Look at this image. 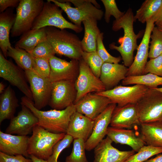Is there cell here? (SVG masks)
<instances>
[{"instance_id": "30", "label": "cell", "mask_w": 162, "mask_h": 162, "mask_svg": "<svg viewBox=\"0 0 162 162\" xmlns=\"http://www.w3.org/2000/svg\"><path fill=\"white\" fill-rule=\"evenodd\" d=\"M123 86L130 85H140L148 88H156L162 85V77L151 73L138 76H126L122 80Z\"/></svg>"}, {"instance_id": "10", "label": "cell", "mask_w": 162, "mask_h": 162, "mask_svg": "<svg viewBox=\"0 0 162 162\" xmlns=\"http://www.w3.org/2000/svg\"><path fill=\"white\" fill-rule=\"evenodd\" d=\"M148 88L137 84L131 86L120 85L96 93L108 98L112 103L121 106L128 104H136L144 96Z\"/></svg>"}, {"instance_id": "19", "label": "cell", "mask_w": 162, "mask_h": 162, "mask_svg": "<svg viewBox=\"0 0 162 162\" xmlns=\"http://www.w3.org/2000/svg\"><path fill=\"white\" fill-rule=\"evenodd\" d=\"M112 141L107 136L94 148L93 162H124L135 153L133 150L121 151L114 147Z\"/></svg>"}, {"instance_id": "4", "label": "cell", "mask_w": 162, "mask_h": 162, "mask_svg": "<svg viewBox=\"0 0 162 162\" xmlns=\"http://www.w3.org/2000/svg\"><path fill=\"white\" fill-rule=\"evenodd\" d=\"M57 5L67 14L74 24L82 27V22L90 18L100 20L104 12L95 0H49Z\"/></svg>"}, {"instance_id": "18", "label": "cell", "mask_w": 162, "mask_h": 162, "mask_svg": "<svg viewBox=\"0 0 162 162\" xmlns=\"http://www.w3.org/2000/svg\"><path fill=\"white\" fill-rule=\"evenodd\" d=\"M21 110L17 115L10 119L5 133L11 134L27 136L32 132L34 127L38 124V120L31 110L21 104Z\"/></svg>"}, {"instance_id": "15", "label": "cell", "mask_w": 162, "mask_h": 162, "mask_svg": "<svg viewBox=\"0 0 162 162\" xmlns=\"http://www.w3.org/2000/svg\"><path fill=\"white\" fill-rule=\"evenodd\" d=\"M154 25V21L152 19L146 22L143 37L137 49V53L134 61L128 68L126 76L143 75L148 58L150 35Z\"/></svg>"}, {"instance_id": "46", "label": "cell", "mask_w": 162, "mask_h": 162, "mask_svg": "<svg viewBox=\"0 0 162 162\" xmlns=\"http://www.w3.org/2000/svg\"><path fill=\"white\" fill-rule=\"evenodd\" d=\"M144 162H162V154L158 155L155 157L148 159Z\"/></svg>"}, {"instance_id": "42", "label": "cell", "mask_w": 162, "mask_h": 162, "mask_svg": "<svg viewBox=\"0 0 162 162\" xmlns=\"http://www.w3.org/2000/svg\"><path fill=\"white\" fill-rule=\"evenodd\" d=\"M148 73L162 77V54L147 61L143 74Z\"/></svg>"}, {"instance_id": "2", "label": "cell", "mask_w": 162, "mask_h": 162, "mask_svg": "<svg viewBox=\"0 0 162 162\" xmlns=\"http://www.w3.org/2000/svg\"><path fill=\"white\" fill-rule=\"evenodd\" d=\"M21 104L29 109L36 116L38 120V125L50 132L56 134H66L70 117L76 111L74 104L63 110L42 111L37 109L33 100L25 96L21 98Z\"/></svg>"}, {"instance_id": "43", "label": "cell", "mask_w": 162, "mask_h": 162, "mask_svg": "<svg viewBox=\"0 0 162 162\" xmlns=\"http://www.w3.org/2000/svg\"><path fill=\"white\" fill-rule=\"evenodd\" d=\"M0 162H32L22 155H10L0 152Z\"/></svg>"}, {"instance_id": "8", "label": "cell", "mask_w": 162, "mask_h": 162, "mask_svg": "<svg viewBox=\"0 0 162 162\" xmlns=\"http://www.w3.org/2000/svg\"><path fill=\"white\" fill-rule=\"evenodd\" d=\"M136 106L140 124L162 121V92L148 88Z\"/></svg>"}, {"instance_id": "9", "label": "cell", "mask_w": 162, "mask_h": 162, "mask_svg": "<svg viewBox=\"0 0 162 162\" xmlns=\"http://www.w3.org/2000/svg\"><path fill=\"white\" fill-rule=\"evenodd\" d=\"M79 61V72L75 82L76 96L74 104L88 94L106 90L100 78L93 74L82 58Z\"/></svg>"}, {"instance_id": "1", "label": "cell", "mask_w": 162, "mask_h": 162, "mask_svg": "<svg viewBox=\"0 0 162 162\" xmlns=\"http://www.w3.org/2000/svg\"><path fill=\"white\" fill-rule=\"evenodd\" d=\"M135 20L132 10L129 8L122 17L115 20L112 24V30L116 32L122 28L124 34L118 39L120 46H116L114 43H112L109 45V48L120 53L124 65L126 67H130L134 61V52L137 50L138 46L137 40L142 33L140 32L137 34H135L133 24Z\"/></svg>"}, {"instance_id": "34", "label": "cell", "mask_w": 162, "mask_h": 162, "mask_svg": "<svg viewBox=\"0 0 162 162\" xmlns=\"http://www.w3.org/2000/svg\"><path fill=\"white\" fill-rule=\"evenodd\" d=\"M85 142L80 139H74L70 154L65 159V162H88L85 152Z\"/></svg>"}, {"instance_id": "45", "label": "cell", "mask_w": 162, "mask_h": 162, "mask_svg": "<svg viewBox=\"0 0 162 162\" xmlns=\"http://www.w3.org/2000/svg\"><path fill=\"white\" fill-rule=\"evenodd\" d=\"M152 19L154 20V24L156 26L162 25V4L159 10Z\"/></svg>"}, {"instance_id": "11", "label": "cell", "mask_w": 162, "mask_h": 162, "mask_svg": "<svg viewBox=\"0 0 162 162\" xmlns=\"http://www.w3.org/2000/svg\"><path fill=\"white\" fill-rule=\"evenodd\" d=\"M0 76L16 87L25 95L33 100L30 87L26 81L25 71L12 62L8 60L0 52Z\"/></svg>"}, {"instance_id": "37", "label": "cell", "mask_w": 162, "mask_h": 162, "mask_svg": "<svg viewBox=\"0 0 162 162\" xmlns=\"http://www.w3.org/2000/svg\"><path fill=\"white\" fill-rule=\"evenodd\" d=\"M103 32L99 34L97 41V52L104 62L111 63H118L122 59L120 57H115L111 55L107 51L103 42Z\"/></svg>"}, {"instance_id": "41", "label": "cell", "mask_w": 162, "mask_h": 162, "mask_svg": "<svg viewBox=\"0 0 162 162\" xmlns=\"http://www.w3.org/2000/svg\"><path fill=\"white\" fill-rule=\"evenodd\" d=\"M34 58L35 64L32 70L41 77L49 78L50 72L49 59L42 57Z\"/></svg>"}, {"instance_id": "44", "label": "cell", "mask_w": 162, "mask_h": 162, "mask_svg": "<svg viewBox=\"0 0 162 162\" xmlns=\"http://www.w3.org/2000/svg\"><path fill=\"white\" fill-rule=\"evenodd\" d=\"M20 0H0V12L2 13L9 7H16L18 6Z\"/></svg>"}, {"instance_id": "17", "label": "cell", "mask_w": 162, "mask_h": 162, "mask_svg": "<svg viewBox=\"0 0 162 162\" xmlns=\"http://www.w3.org/2000/svg\"><path fill=\"white\" fill-rule=\"evenodd\" d=\"M111 103L108 98L96 93H91L74 104L77 112L94 120Z\"/></svg>"}, {"instance_id": "26", "label": "cell", "mask_w": 162, "mask_h": 162, "mask_svg": "<svg viewBox=\"0 0 162 162\" xmlns=\"http://www.w3.org/2000/svg\"><path fill=\"white\" fill-rule=\"evenodd\" d=\"M18 100L10 86L5 88L0 98V124L6 119H11L14 116Z\"/></svg>"}, {"instance_id": "7", "label": "cell", "mask_w": 162, "mask_h": 162, "mask_svg": "<svg viewBox=\"0 0 162 162\" xmlns=\"http://www.w3.org/2000/svg\"><path fill=\"white\" fill-rule=\"evenodd\" d=\"M63 11L57 5L47 0L44 2L42 10L35 20L31 29L50 26L60 29H70L76 33L81 32L82 27L66 20L62 14Z\"/></svg>"}, {"instance_id": "21", "label": "cell", "mask_w": 162, "mask_h": 162, "mask_svg": "<svg viewBox=\"0 0 162 162\" xmlns=\"http://www.w3.org/2000/svg\"><path fill=\"white\" fill-rule=\"evenodd\" d=\"M29 137L15 135L0 131V152L10 155L29 156L28 153Z\"/></svg>"}, {"instance_id": "22", "label": "cell", "mask_w": 162, "mask_h": 162, "mask_svg": "<svg viewBox=\"0 0 162 162\" xmlns=\"http://www.w3.org/2000/svg\"><path fill=\"white\" fill-rule=\"evenodd\" d=\"M94 121L76 111L71 116L66 134L86 142L91 135Z\"/></svg>"}, {"instance_id": "24", "label": "cell", "mask_w": 162, "mask_h": 162, "mask_svg": "<svg viewBox=\"0 0 162 162\" xmlns=\"http://www.w3.org/2000/svg\"><path fill=\"white\" fill-rule=\"evenodd\" d=\"M128 68L124 64L104 62L100 79L106 90L117 85L126 76Z\"/></svg>"}, {"instance_id": "25", "label": "cell", "mask_w": 162, "mask_h": 162, "mask_svg": "<svg viewBox=\"0 0 162 162\" xmlns=\"http://www.w3.org/2000/svg\"><path fill=\"white\" fill-rule=\"evenodd\" d=\"M10 8L0 14V47L6 58L8 49L11 46L9 40L10 33L14 26L16 15Z\"/></svg>"}, {"instance_id": "13", "label": "cell", "mask_w": 162, "mask_h": 162, "mask_svg": "<svg viewBox=\"0 0 162 162\" xmlns=\"http://www.w3.org/2000/svg\"><path fill=\"white\" fill-rule=\"evenodd\" d=\"M75 82L65 80L52 82L48 105L53 109L61 110L74 104L77 94Z\"/></svg>"}, {"instance_id": "23", "label": "cell", "mask_w": 162, "mask_h": 162, "mask_svg": "<svg viewBox=\"0 0 162 162\" xmlns=\"http://www.w3.org/2000/svg\"><path fill=\"white\" fill-rule=\"evenodd\" d=\"M106 136L116 143L130 146L135 152H137L146 144L140 136H136L130 129L108 127Z\"/></svg>"}, {"instance_id": "29", "label": "cell", "mask_w": 162, "mask_h": 162, "mask_svg": "<svg viewBox=\"0 0 162 162\" xmlns=\"http://www.w3.org/2000/svg\"><path fill=\"white\" fill-rule=\"evenodd\" d=\"M47 39L45 27L31 29L21 35L15 44V47L23 49L29 52L39 43Z\"/></svg>"}, {"instance_id": "36", "label": "cell", "mask_w": 162, "mask_h": 162, "mask_svg": "<svg viewBox=\"0 0 162 162\" xmlns=\"http://www.w3.org/2000/svg\"><path fill=\"white\" fill-rule=\"evenodd\" d=\"M82 58L97 77L100 78L102 66L104 63L96 51L82 53Z\"/></svg>"}, {"instance_id": "6", "label": "cell", "mask_w": 162, "mask_h": 162, "mask_svg": "<svg viewBox=\"0 0 162 162\" xmlns=\"http://www.w3.org/2000/svg\"><path fill=\"white\" fill-rule=\"evenodd\" d=\"M44 2L43 0H20L16 8L15 22L10 31L12 37L20 36L31 29Z\"/></svg>"}, {"instance_id": "20", "label": "cell", "mask_w": 162, "mask_h": 162, "mask_svg": "<svg viewBox=\"0 0 162 162\" xmlns=\"http://www.w3.org/2000/svg\"><path fill=\"white\" fill-rule=\"evenodd\" d=\"M136 104H128L116 106L112 113L110 125L111 127L121 128H132L140 125Z\"/></svg>"}, {"instance_id": "28", "label": "cell", "mask_w": 162, "mask_h": 162, "mask_svg": "<svg viewBox=\"0 0 162 162\" xmlns=\"http://www.w3.org/2000/svg\"><path fill=\"white\" fill-rule=\"evenodd\" d=\"M97 21L94 19L90 18L82 22L84 28V34L81 43L83 51H97V39L100 32L98 26Z\"/></svg>"}, {"instance_id": "16", "label": "cell", "mask_w": 162, "mask_h": 162, "mask_svg": "<svg viewBox=\"0 0 162 162\" xmlns=\"http://www.w3.org/2000/svg\"><path fill=\"white\" fill-rule=\"evenodd\" d=\"M116 104L112 103L95 119L92 132L85 142L86 150L90 151L94 149L104 139L110 124L113 111Z\"/></svg>"}, {"instance_id": "32", "label": "cell", "mask_w": 162, "mask_h": 162, "mask_svg": "<svg viewBox=\"0 0 162 162\" xmlns=\"http://www.w3.org/2000/svg\"><path fill=\"white\" fill-rule=\"evenodd\" d=\"M162 0H146L136 11L134 18L142 23L152 19L160 8Z\"/></svg>"}, {"instance_id": "5", "label": "cell", "mask_w": 162, "mask_h": 162, "mask_svg": "<svg viewBox=\"0 0 162 162\" xmlns=\"http://www.w3.org/2000/svg\"><path fill=\"white\" fill-rule=\"evenodd\" d=\"M29 137L28 153L40 159L47 160L52 154L54 146L64 137L65 133L50 132L37 124Z\"/></svg>"}, {"instance_id": "48", "label": "cell", "mask_w": 162, "mask_h": 162, "mask_svg": "<svg viewBox=\"0 0 162 162\" xmlns=\"http://www.w3.org/2000/svg\"><path fill=\"white\" fill-rule=\"evenodd\" d=\"M5 86L3 83L2 82L0 83V93H2L5 90Z\"/></svg>"}, {"instance_id": "50", "label": "cell", "mask_w": 162, "mask_h": 162, "mask_svg": "<svg viewBox=\"0 0 162 162\" xmlns=\"http://www.w3.org/2000/svg\"><path fill=\"white\" fill-rule=\"evenodd\" d=\"M157 27L160 30L162 31V25Z\"/></svg>"}, {"instance_id": "33", "label": "cell", "mask_w": 162, "mask_h": 162, "mask_svg": "<svg viewBox=\"0 0 162 162\" xmlns=\"http://www.w3.org/2000/svg\"><path fill=\"white\" fill-rule=\"evenodd\" d=\"M161 153L162 147L144 146L136 153L130 156L124 162H144L154 155Z\"/></svg>"}, {"instance_id": "3", "label": "cell", "mask_w": 162, "mask_h": 162, "mask_svg": "<svg viewBox=\"0 0 162 162\" xmlns=\"http://www.w3.org/2000/svg\"><path fill=\"white\" fill-rule=\"evenodd\" d=\"M47 39L55 54L64 56L72 59L80 60L83 52L81 41L75 34L65 29L54 27H45Z\"/></svg>"}, {"instance_id": "47", "label": "cell", "mask_w": 162, "mask_h": 162, "mask_svg": "<svg viewBox=\"0 0 162 162\" xmlns=\"http://www.w3.org/2000/svg\"><path fill=\"white\" fill-rule=\"evenodd\" d=\"M30 158L32 162H48L47 160L39 158L33 155L30 156Z\"/></svg>"}, {"instance_id": "14", "label": "cell", "mask_w": 162, "mask_h": 162, "mask_svg": "<svg viewBox=\"0 0 162 162\" xmlns=\"http://www.w3.org/2000/svg\"><path fill=\"white\" fill-rule=\"evenodd\" d=\"M50 72L49 79L52 82L65 80L75 81L79 72V61L68 62L55 55L49 59Z\"/></svg>"}, {"instance_id": "35", "label": "cell", "mask_w": 162, "mask_h": 162, "mask_svg": "<svg viewBox=\"0 0 162 162\" xmlns=\"http://www.w3.org/2000/svg\"><path fill=\"white\" fill-rule=\"evenodd\" d=\"M148 58L150 59L157 57L162 54V31L157 26L153 28L150 37Z\"/></svg>"}, {"instance_id": "40", "label": "cell", "mask_w": 162, "mask_h": 162, "mask_svg": "<svg viewBox=\"0 0 162 162\" xmlns=\"http://www.w3.org/2000/svg\"><path fill=\"white\" fill-rule=\"evenodd\" d=\"M105 9L104 18L105 22L109 23L111 16H113L116 20L122 17L124 14L119 10L115 0H101Z\"/></svg>"}, {"instance_id": "49", "label": "cell", "mask_w": 162, "mask_h": 162, "mask_svg": "<svg viewBox=\"0 0 162 162\" xmlns=\"http://www.w3.org/2000/svg\"><path fill=\"white\" fill-rule=\"evenodd\" d=\"M154 89H156L157 90L159 91L162 93V87H160V88L158 87L156 88H154Z\"/></svg>"}, {"instance_id": "12", "label": "cell", "mask_w": 162, "mask_h": 162, "mask_svg": "<svg viewBox=\"0 0 162 162\" xmlns=\"http://www.w3.org/2000/svg\"><path fill=\"white\" fill-rule=\"evenodd\" d=\"M25 72L30 86L34 106L41 110L49 104L52 82L49 78L41 77L33 70H25Z\"/></svg>"}, {"instance_id": "31", "label": "cell", "mask_w": 162, "mask_h": 162, "mask_svg": "<svg viewBox=\"0 0 162 162\" xmlns=\"http://www.w3.org/2000/svg\"><path fill=\"white\" fill-rule=\"evenodd\" d=\"M7 56L13 58L17 66L24 71L32 70L35 64L34 57L22 49L11 46L8 49Z\"/></svg>"}, {"instance_id": "27", "label": "cell", "mask_w": 162, "mask_h": 162, "mask_svg": "<svg viewBox=\"0 0 162 162\" xmlns=\"http://www.w3.org/2000/svg\"><path fill=\"white\" fill-rule=\"evenodd\" d=\"M140 136L148 146L162 148V121L141 124Z\"/></svg>"}, {"instance_id": "38", "label": "cell", "mask_w": 162, "mask_h": 162, "mask_svg": "<svg viewBox=\"0 0 162 162\" xmlns=\"http://www.w3.org/2000/svg\"><path fill=\"white\" fill-rule=\"evenodd\" d=\"M29 53L34 58H45L49 59L56 54L52 46L47 39L39 43Z\"/></svg>"}, {"instance_id": "39", "label": "cell", "mask_w": 162, "mask_h": 162, "mask_svg": "<svg viewBox=\"0 0 162 162\" xmlns=\"http://www.w3.org/2000/svg\"><path fill=\"white\" fill-rule=\"evenodd\" d=\"M74 140L71 136L66 134L63 139L56 143L53 148L52 155L47 160L48 162H59L58 158L61 153L69 147Z\"/></svg>"}]
</instances>
